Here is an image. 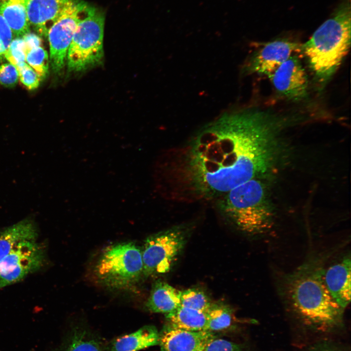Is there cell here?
I'll return each mask as SVG.
<instances>
[{
  "label": "cell",
  "instance_id": "cell-1",
  "mask_svg": "<svg viewBox=\"0 0 351 351\" xmlns=\"http://www.w3.org/2000/svg\"><path fill=\"white\" fill-rule=\"evenodd\" d=\"M286 121L254 108L227 111L156 164L159 191L183 202L216 200L273 166Z\"/></svg>",
  "mask_w": 351,
  "mask_h": 351
},
{
  "label": "cell",
  "instance_id": "cell-2",
  "mask_svg": "<svg viewBox=\"0 0 351 351\" xmlns=\"http://www.w3.org/2000/svg\"><path fill=\"white\" fill-rule=\"evenodd\" d=\"M323 271L319 262H307L287 274L281 287L285 300L300 322L319 332L340 327L344 312L328 291Z\"/></svg>",
  "mask_w": 351,
  "mask_h": 351
},
{
  "label": "cell",
  "instance_id": "cell-3",
  "mask_svg": "<svg viewBox=\"0 0 351 351\" xmlns=\"http://www.w3.org/2000/svg\"><path fill=\"white\" fill-rule=\"evenodd\" d=\"M350 0H345L310 39L301 44L316 79L324 84L337 71L351 46Z\"/></svg>",
  "mask_w": 351,
  "mask_h": 351
},
{
  "label": "cell",
  "instance_id": "cell-4",
  "mask_svg": "<svg viewBox=\"0 0 351 351\" xmlns=\"http://www.w3.org/2000/svg\"><path fill=\"white\" fill-rule=\"evenodd\" d=\"M215 202L220 214L246 234H260L272 226L273 210L266 188L258 178L237 186Z\"/></svg>",
  "mask_w": 351,
  "mask_h": 351
},
{
  "label": "cell",
  "instance_id": "cell-5",
  "mask_svg": "<svg viewBox=\"0 0 351 351\" xmlns=\"http://www.w3.org/2000/svg\"><path fill=\"white\" fill-rule=\"evenodd\" d=\"M142 251L132 242L110 245L102 252L95 267L98 281L112 289H123L143 274Z\"/></svg>",
  "mask_w": 351,
  "mask_h": 351
},
{
  "label": "cell",
  "instance_id": "cell-6",
  "mask_svg": "<svg viewBox=\"0 0 351 351\" xmlns=\"http://www.w3.org/2000/svg\"><path fill=\"white\" fill-rule=\"evenodd\" d=\"M104 23L101 12L89 6L77 26L67 52L69 71H83L101 62Z\"/></svg>",
  "mask_w": 351,
  "mask_h": 351
},
{
  "label": "cell",
  "instance_id": "cell-7",
  "mask_svg": "<svg viewBox=\"0 0 351 351\" xmlns=\"http://www.w3.org/2000/svg\"><path fill=\"white\" fill-rule=\"evenodd\" d=\"M187 238V229L182 226L147 237L142 251L143 274L148 277L168 272L183 250Z\"/></svg>",
  "mask_w": 351,
  "mask_h": 351
},
{
  "label": "cell",
  "instance_id": "cell-8",
  "mask_svg": "<svg viewBox=\"0 0 351 351\" xmlns=\"http://www.w3.org/2000/svg\"><path fill=\"white\" fill-rule=\"evenodd\" d=\"M89 6L80 0H69L50 27L47 37L50 64L55 73L64 67L75 30Z\"/></svg>",
  "mask_w": 351,
  "mask_h": 351
},
{
  "label": "cell",
  "instance_id": "cell-9",
  "mask_svg": "<svg viewBox=\"0 0 351 351\" xmlns=\"http://www.w3.org/2000/svg\"><path fill=\"white\" fill-rule=\"evenodd\" d=\"M45 250L37 240L21 243L0 262V289L19 282L43 265Z\"/></svg>",
  "mask_w": 351,
  "mask_h": 351
},
{
  "label": "cell",
  "instance_id": "cell-10",
  "mask_svg": "<svg viewBox=\"0 0 351 351\" xmlns=\"http://www.w3.org/2000/svg\"><path fill=\"white\" fill-rule=\"evenodd\" d=\"M301 44L285 39L265 43L249 58L243 67L246 74L269 76L291 56L301 51Z\"/></svg>",
  "mask_w": 351,
  "mask_h": 351
},
{
  "label": "cell",
  "instance_id": "cell-11",
  "mask_svg": "<svg viewBox=\"0 0 351 351\" xmlns=\"http://www.w3.org/2000/svg\"><path fill=\"white\" fill-rule=\"evenodd\" d=\"M268 77L276 91L289 99L301 100L308 95L307 75L295 54L291 56Z\"/></svg>",
  "mask_w": 351,
  "mask_h": 351
},
{
  "label": "cell",
  "instance_id": "cell-12",
  "mask_svg": "<svg viewBox=\"0 0 351 351\" xmlns=\"http://www.w3.org/2000/svg\"><path fill=\"white\" fill-rule=\"evenodd\" d=\"M215 338L213 332H193L167 325L159 332L160 351H201Z\"/></svg>",
  "mask_w": 351,
  "mask_h": 351
},
{
  "label": "cell",
  "instance_id": "cell-13",
  "mask_svg": "<svg viewBox=\"0 0 351 351\" xmlns=\"http://www.w3.org/2000/svg\"><path fill=\"white\" fill-rule=\"evenodd\" d=\"M351 263L350 255H347L323 271V279L328 291L343 309L351 301Z\"/></svg>",
  "mask_w": 351,
  "mask_h": 351
},
{
  "label": "cell",
  "instance_id": "cell-14",
  "mask_svg": "<svg viewBox=\"0 0 351 351\" xmlns=\"http://www.w3.org/2000/svg\"><path fill=\"white\" fill-rule=\"evenodd\" d=\"M69 0H28L27 13L30 26L40 36L48 31Z\"/></svg>",
  "mask_w": 351,
  "mask_h": 351
},
{
  "label": "cell",
  "instance_id": "cell-15",
  "mask_svg": "<svg viewBox=\"0 0 351 351\" xmlns=\"http://www.w3.org/2000/svg\"><path fill=\"white\" fill-rule=\"evenodd\" d=\"M37 227L31 219H25L0 231V262L22 242L37 240Z\"/></svg>",
  "mask_w": 351,
  "mask_h": 351
},
{
  "label": "cell",
  "instance_id": "cell-16",
  "mask_svg": "<svg viewBox=\"0 0 351 351\" xmlns=\"http://www.w3.org/2000/svg\"><path fill=\"white\" fill-rule=\"evenodd\" d=\"M181 291L168 283L157 280L153 284L146 308L153 312L170 313L180 305Z\"/></svg>",
  "mask_w": 351,
  "mask_h": 351
},
{
  "label": "cell",
  "instance_id": "cell-17",
  "mask_svg": "<svg viewBox=\"0 0 351 351\" xmlns=\"http://www.w3.org/2000/svg\"><path fill=\"white\" fill-rule=\"evenodd\" d=\"M159 332L152 325L118 337L111 344L109 351H138L159 344Z\"/></svg>",
  "mask_w": 351,
  "mask_h": 351
},
{
  "label": "cell",
  "instance_id": "cell-18",
  "mask_svg": "<svg viewBox=\"0 0 351 351\" xmlns=\"http://www.w3.org/2000/svg\"><path fill=\"white\" fill-rule=\"evenodd\" d=\"M28 2V0H0V14L16 38L30 32L27 13Z\"/></svg>",
  "mask_w": 351,
  "mask_h": 351
},
{
  "label": "cell",
  "instance_id": "cell-19",
  "mask_svg": "<svg viewBox=\"0 0 351 351\" xmlns=\"http://www.w3.org/2000/svg\"><path fill=\"white\" fill-rule=\"evenodd\" d=\"M169 326L189 331H206V313L193 309L179 306L165 314Z\"/></svg>",
  "mask_w": 351,
  "mask_h": 351
},
{
  "label": "cell",
  "instance_id": "cell-20",
  "mask_svg": "<svg viewBox=\"0 0 351 351\" xmlns=\"http://www.w3.org/2000/svg\"><path fill=\"white\" fill-rule=\"evenodd\" d=\"M206 331L213 332L226 329L231 326L233 320L231 308L223 302L212 303L208 311Z\"/></svg>",
  "mask_w": 351,
  "mask_h": 351
},
{
  "label": "cell",
  "instance_id": "cell-21",
  "mask_svg": "<svg viewBox=\"0 0 351 351\" xmlns=\"http://www.w3.org/2000/svg\"><path fill=\"white\" fill-rule=\"evenodd\" d=\"M59 351H102L98 340L85 330L74 332Z\"/></svg>",
  "mask_w": 351,
  "mask_h": 351
},
{
  "label": "cell",
  "instance_id": "cell-22",
  "mask_svg": "<svg viewBox=\"0 0 351 351\" xmlns=\"http://www.w3.org/2000/svg\"><path fill=\"white\" fill-rule=\"evenodd\" d=\"M212 303L210 297L200 289L190 288L181 291L180 306L206 313Z\"/></svg>",
  "mask_w": 351,
  "mask_h": 351
},
{
  "label": "cell",
  "instance_id": "cell-23",
  "mask_svg": "<svg viewBox=\"0 0 351 351\" xmlns=\"http://www.w3.org/2000/svg\"><path fill=\"white\" fill-rule=\"evenodd\" d=\"M25 61L37 73L40 79L45 78L49 68L47 52L41 46L26 51Z\"/></svg>",
  "mask_w": 351,
  "mask_h": 351
},
{
  "label": "cell",
  "instance_id": "cell-24",
  "mask_svg": "<svg viewBox=\"0 0 351 351\" xmlns=\"http://www.w3.org/2000/svg\"><path fill=\"white\" fill-rule=\"evenodd\" d=\"M26 46L22 37L13 39L6 50L5 58L9 63L16 67L24 62L26 58Z\"/></svg>",
  "mask_w": 351,
  "mask_h": 351
},
{
  "label": "cell",
  "instance_id": "cell-25",
  "mask_svg": "<svg viewBox=\"0 0 351 351\" xmlns=\"http://www.w3.org/2000/svg\"><path fill=\"white\" fill-rule=\"evenodd\" d=\"M21 82L29 90L36 89L39 85L40 78L36 71L25 62L16 67Z\"/></svg>",
  "mask_w": 351,
  "mask_h": 351
},
{
  "label": "cell",
  "instance_id": "cell-26",
  "mask_svg": "<svg viewBox=\"0 0 351 351\" xmlns=\"http://www.w3.org/2000/svg\"><path fill=\"white\" fill-rule=\"evenodd\" d=\"M19 74L17 68L10 63L0 65V85L6 87L14 86L18 82Z\"/></svg>",
  "mask_w": 351,
  "mask_h": 351
},
{
  "label": "cell",
  "instance_id": "cell-27",
  "mask_svg": "<svg viewBox=\"0 0 351 351\" xmlns=\"http://www.w3.org/2000/svg\"><path fill=\"white\" fill-rule=\"evenodd\" d=\"M203 351H242L241 346L223 339H214L206 345Z\"/></svg>",
  "mask_w": 351,
  "mask_h": 351
},
{
  "label": "cell",
  "instance_id": "cell-28",
  "mask_svg": "<svg viewBox=\"0 0 351 351\" xmlns=\"http://www.w3.org/2000/svg\"><path fill=\"white\" fill-rule=\"evenodd\" d=\"M13 35L10 27L0 14V39L4 46L5 51L13 39Z\"/></svg>",
  "mask_w": 351,
  "mask_h": 351
},
{
  "label": "cell",
  "instance_id": "cell-29",
  "mask_svg": "<svg viewBox=\"0 0 351 351\" xmlns=\"http://www.w3.org/2000/svg\"><path fill=\"white\" fill-rule=\"evenodd\" d=\"M25 44L26 51L33 48L41 46L42 40L35 34L29 33L22 37Z\"/></svg>",
  "mask_w": 351,
  "mask_h": 351
},
{
  "label": "cell",
  "instance_id": "cell-30",
  "mask_svg": "<svg viewBox=\"0 0 351 351\" xmlns=\"http://www.w3.org/2000/svg\"><path fill=\"white\" fill-rule=\"evenodd\" d=\"M308 351H341L332 344L322 343L312 347Z\"/></svg>",
  "mask_w": 351,
  "mask_h": 351
},
{
  "label": "cell",
  "instance_id": "cell-31",
  "mask_svg": "<svg viewBox=\"0 0 351 351\" xmlns=\"http://www.w3.org/2000/svg\"><path fill=\"white\" fill-rule=\"evenodd\" d=\"M5 49L4 46L0 39V63H1L5 58Z\"/></svg>",
  "mask_w": 351,
  "mask_h": 351
},
{
  "label": "cell",
  "instance_id": "cell-32",
  "mask_svg": "<svg viewBox=\"0 0 351 351\" xmlns=\"http://www.w3.org/2000/svg\"></svg>",
  "mask_w": 351,
  "mask_h": 351
}]
</instances>
